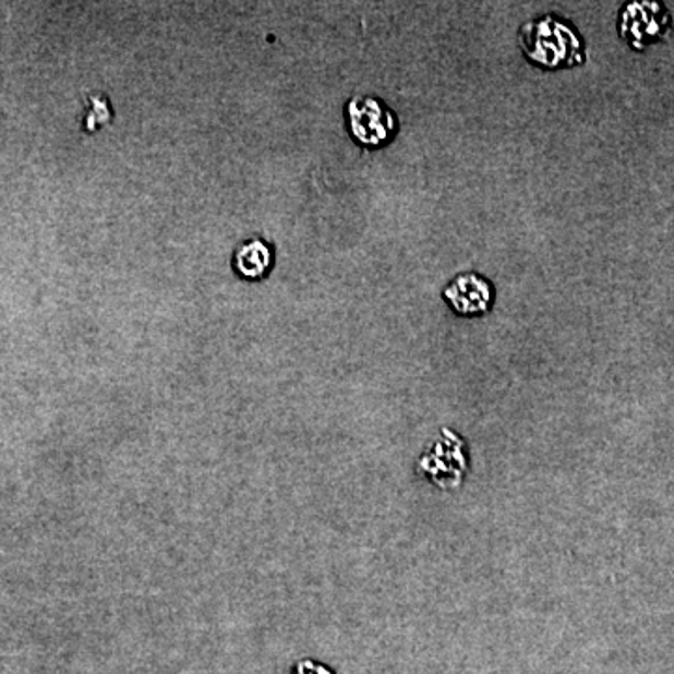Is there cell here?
<instances>
[{"label":"cell","instance_id":"2","mask_svg":"<svg viewBox=\"0 0 674 674\" xmlns=\"http://www.w3.org/2000/svg\"><path fill=\"white\" fill-rule=\"evenodd\" d=\"M349 133L364 148H383L399 132L396 112L375 96H358L347 106Z\"/></svg>","mask_w":674,"mask_h":674},{"label":"cell","instance_id":"1","mask_svg":"<svg viewBox=\"0 0 674 674\" xmlns=\"http://www.w3.org/2000/svg\"><path fill=\"white\" fill-rule=\"evenodd\" d=\"M517 41L529 62L543 70H566L579 67L585 60V41L569 21L545 14L525 23Z\"/></svg>","mask_w":674,"mask_h":674},{"label":"cell","instance_id":"6","mask_svg":"<svg viewBox=\"0 0 674 674\" xmlns=\"http://www.w3.org/2000/svg\"><path fill=\"white\" fill-rule=\"evenodd\" d=\"M234 270L244 279L265 278L274 265V250L265 240L255 239L240 245L234 258H232Z\"/></svg>","mask_w":674,"mask_h":674},{"label":"cell","instance_id":"3","mask_svg":"<svg viewBox=\"0 0 674 674\" xmlns=\"http://www.w3.org/2000/svg\"><path fill=\"white\" fill-rule=\"evenodd\" d=\"M673 28V17L661 2L635 0L628 2L618 17V33L635 51H645L658 41L665 40Z\"/></svg>","mask_w":674,"mask_h":674},{"label":"cell","instance_id":"5","mask_svg":"<svg viewBox=\"0 0 674 674\" xmlns=\"http://www.w3.org/2000/svg\"><path fill=\"white\" fill-rule=\"evenodd\" d=\"M443 298L459 317H482L493 308L495 287L482 274L465 272L444 287Z\"/></svg>","mask_w":674,"mask_h":674},{"label":"cell","instance_id":"4","mask_svg":"<svg viewBox=\"0 0 674 674\" xmlns=\"http://www.w3.org/2000/svg\"><path fill=\"white\" fill-rule=\"evenodd\" d=\"M469 470V456L464 438L444 428L441 438L420 459L418 472L441 490H456Z\"/></svg>","mask_w":674,"mask_h":674},{"label":"cell","instance_id":"7","mask_svg":"<svg viewBox=\"0 0 674 674\" xmlns=\"http://www.w3.org/2000/svg\"><path fill=\"white\" fill-rule=\"evenodd\" d=\"M292 674H334L330 669L324 667L321 663H315V661L305 660L302 663H298Z\"/></svg>","mask_w":674,"mask_h":674}]
</instances>
